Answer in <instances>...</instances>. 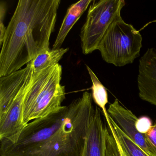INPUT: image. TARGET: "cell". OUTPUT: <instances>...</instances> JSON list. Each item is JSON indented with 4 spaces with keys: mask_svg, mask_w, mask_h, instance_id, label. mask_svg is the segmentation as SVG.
<instances>
[{
    "mask_svg": "<svg viewBox=\"0 0 156 156\" xmlns=\"http://www.w3.org/2000/svg\"><path fill=\"white\" fill-rule=\"evenodd\" d=\"M93 101L85 92L58 112L33 120L16 143L1 140V156H82L94 112Z\"/></svg>",
    "mask_w": 156,
    "mask_h": 156,
    "instance_id": "1",
    "label": "cell"
},
{
    "mask_svg": "<svg viewBox=\"0 0 156 156\" xmlns=\"http://www.w3.org/2000/svg\"><path fill=\"white\" fill-rule=\"evenodd\" d=\"M60 0H20L0 44V77L22 69L50 49Z\"/></svg>",
    "mask_w": 156,
    "mask_h": 156,
    "instance_id": "2",
    "label": "cell"
},
{
    "mask_svg": "<svg viewBox=\"0 0 156 156\" xmlns=\"http://www.w3.org/2000/svg\"><path fill=\"white\" fill-rule=\"evenodd\" d=\"M62 67L58 64L34 73L24 98L23 122L44 117L61 110L66 98L65 87L61 84Z\"/></svg>",
    "mask_w": 156,
    "mask_h": 156,
    "instance_id": "3",
    "label": "cell"
},
{
    "mask_svg": "<svg viewBox=\"0 0 156 156\" xmlns=\"http://www.w3.org/2000/svg\"><path fill=\"white\" fill-rule=\"evenodd\" d=\"M142 42L139 31L120 16L110 25L98 50L106 62L121 67L132 63L140 56Z\"/></svg>",
    "mask_w": 156,
    "mask_h": 156,
    "instance_id": "4",
    "label": "cell"
},
{
    "mask_svg": "<svg viewBox=\"0 0 156 156\" xmlns=\"http://www.w3.org/2000/svg\"><path fill=\"white\" fill-rule=\"evenodd\" d=\"M92 3L80 32L81 48L84 55L98 50L110 25L121 16L126 5L124 0L93 1Z\"/></svg>",
    "mask_w": 156,
    "mask_h": 156,
    "instance_id": "5",
    "label": "cell"
},
{
    "mask_svg": "<svg viewBox=\"0 0 156 156\" xmlns=\"http://www.w3.org/2000/svg\"><path fill=\"white\" fill-rule=\"evenodd\" d=\"M34 73L33 71L13 99L4 118L0 120V140L16 143L26 126L23 122V103Z\"/></svg>",
    "mask_w": 156,
    "mask_h": 156,
    "instance_id": "6",
    "label": "cell"
},
{
    "mask_svg": "<svg viewBox=\"0 0 156 156\" xmlns=\"http://www.w3.org/2000/svg\"><path fill=\"white\" fill-rule=\"evenodd\" d=\"M107 111L116 125L133 142L150 156H156L148 144L145 135L137 130L136 123L138 118L131 110L122 105L117 99H115L109 105Z\"/></svg>",
    "mask_w": 156,
    "mask_h": 156,
    "instance_id": "7",
    "label": "cell"
},
{
    "mask_svg": "<svg viewBox=\"0 0 156 156\" xmlns=\"http://www.w3.org/2000/svg\"><path fill=\"white\" fill-rule=\"evenodd\" d=\"M138 95L141 100L156 107V49L148 48L139 61Z\"/></svg>",
    "mask_w": 156,
    "mask_h": 156,
    "instance_id": "8",
    "label": "cell"
},
{
    "mask_svg": "<svg viewBox=\"0 0 156 156\" xmlns=\"http://www.w3.org/2000/svg\"><path fill=\"white\" fill-rule=\"evenodd\" d=\"M33 71L30 62L24 68L0 77V120L4 118L13 99Z\"/></svg>",
    "mask_w": 156,
    "mask_h": 156,
    "instance_id": "9",
    "label": "cell"
},
{
    "mask_svg": "<svg viewBox=\"0 0 156 156\" xmlns=\"http://www.w3.org/2000/svg\"><path fill=\"white\" fill-rule=\"evenodd\" d=\"M102 112L100 108L95 107L87 130L82 156H105L107 125L103 121Z\"/></svg>",
    "mask_w": 156,
    "mask_h": 156,
    "instance_id": "10",
    "label": "cell"
},
{
    "mask_svg": "<svg viewBox=\"0 0 156 156\" xmlns=\"http://www.w3.org/2000/svg\"><path fill=\"white\" fill-rule=\"evenodd\" d=\"M92 1V0H82L73 3L68 8L53 45L52 49L61 48L68 34Z\"/></svg>",
    "mask_w": 156,
    "mask_h": 156,
    "instance_id": "11",
    "label": "cell"
},
{
    "mask_svg": "<svg viewBox=\"0 0 156 156\" xmlns=\"http://www.w3.org/2000/svg\"><path fill=\"white\" fill-rule=\"evenodd\" d=\"M69 48L49 49L41 53L30 62L34 73H38L44 69L59 64L63 56L68 51Z\"/></svg>",
    "mask_w": 156,
    "mask_h": 156,
    "instance_id": "12",
    "label": "cell"
},
{
    "mask_svg": "<svg viewBox=\"0 0 156 156\" xmlns=\"http://www.w3.org/2000/svg\"><path fill=\"white\" fill-rule=\"evenodd\" d=\"M86 67L92 83L91 89L93 101L100 108L105 117H106L108 115L106 108V105L108 103V94L106 88L91 68L88 66Z\"/></svg>",
    "mask_w": 156,
    "mask_h": 156,
    "instance_id": "13",
    "label": "cell"
},
{
    "mask_svg": "<svg viewBox=\"0 0 156 156\" xmlns=\"http://www.w3.org/2000/svg\"><path fill=\"white\" fill-rule=\"evenodd\" d=\"M109 117L116 136L121 147L123 156H150L124 134L109 115Z\"/></svg>",
    "mask_w": 156,
    "mask_h": 156,
    "instance_id": "14",
    "label": "cell"
},
{
    "mask_svg": "<svg viewBox=\"0 0 156 156\" xmlns=\"http://www.w3.org/2000/svg\"><path fill=\"white\" fill-rule=\"evenodd\" d=\"M105 156H123L122 150L116 136L110 119L106 121Z\"/></svg>",
    "mask_w": 156,
    "mask_h": 156,
    "instance_id": "15",
    "label": "cell"
},
{
    "mask_svg": "<svg viewBox=\"0 0 156 156\" xmlns=\"http://www.w3.org/2000/svg\"><path fill=\"white\" fill-rule=\"evenodd\" d=\"M152 122L149 117L143 116L138 118L136 123V128L139 133L146 135L152 128Z\"/></svg>",
    "mask_w": 156,
    "mask_h": 156,
    "instance_id": "16",
    "label": "cell"
},
{
    "mask_svg": "<svg viewBox=\"0 0 156 156\" xmlns=\"http://www.w3.org/2000/svg\"><path fill=\"white\" fill-rule=\"evenodd\" d=\"M7 5L4 2L0 3V44L2 42L7 28L4 24V20L7 12Z\"/></svg>",
    "mask_w": 156,
    "mask_h": 156,
    "instance_id": "17",
    "label": "cell"
},
{
    "mask_svg": "<svg viewBox=\"0 0 156 156\" xmlns=\"http://www.w3.org/2000/svg\"><path fill=\"white\" fill-rule=\"evenodd\" d=\"M145 136L148 144L156 154V123L145 135Z\"/></svg>",
    "mask_w": 156,
    "mask_h": 156,
    "instance_id": "18",
    "label": "cell"
}]
</instances>
